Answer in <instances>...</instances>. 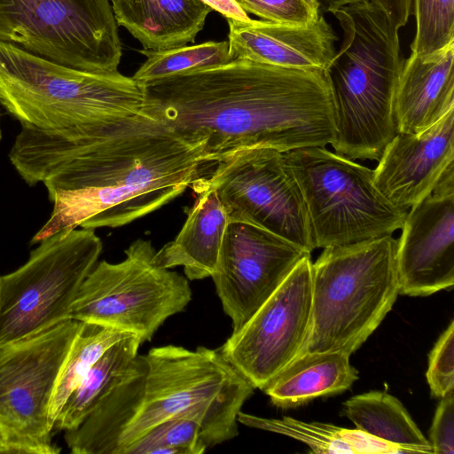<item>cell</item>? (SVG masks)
<instances>
[{
    "mask_svg": "<svg viewBox=\"0 0 454 454\" xmlns=\"http://www.w3.org/2000/svg\"><path fill=\"white\" fill-rule=\"evenodd\" d=\"M138 337L126 336L114 343L91 366L63 404L54 427H77L99 402L125 377L138 355Z\"/></svg>",
    "mask_w": 454,
    "mask_h": 454,
    "instance_id": "22",
    "label": "cell"
},
{
    "mask_svg": "<svg viewBox=\"0 0 454 454\" xmlns=\"http://www.w3.org/2000/svg\"><path fill=\"white\" fill-rule=\"evenodd\" d=\"M454 43L403 59L395 113L400 133L422 132L454 109Z\"/></svg>",
    "mask_w": 454,
    "mask_h": 454,
    "instance_id": "18",
    "label": "cell"
},
{
    "mask_svg": "<svg viewBox=\"0 0 454 454\" xmlns=\"http://www.w3.org/2000/svg\"><path fill=\"white\" fill-rule=\"evenodd\" d=\"M212 167L194 184L215 191L229 221L253 223L311 254L315 246L306 203L283 152L244 148Z\"/></svg>",
    "mask_w": 454,
    "mask_h": 454,
    "instance_id": "12",
    "label": "cell"
},
{
    "mask_svg": "<svg viewBox=\"0 0 454 454\" xmlns=\"http://www.w3.org/2000/svg\"><path fill=\"white\" fill-rule=\"evenodd\" d=\"M82 322L67 319L0 346V427L9 453L54 454L49 419L56 383Z\"/></svg>",
    "mask_w": 454,
    "mask_h": 454,
    "instance_id": "11",
    "label": "cell"
},
{
    "mask_svg": "<svg viewBox=\"0 0 454 454\" xmlns=\"http://www.w3.org/2000/svg\"><path fill=\"white\" fill-rule=\"evenodd\" d=\"M383 11L394 27L399 30L408 22L412 0H369Z\"/></svg>",
    "mask_w": 454,
    "mask_h": 454,
    "instance_id": "33",
    "label": "cell"
},
{
    "mask_svg": "<svg viewBox=\"0 0 454 454\" xmlns=\"http://www.w3.org/2000/svg\"><path fill=\"white\" fill-rule=\"evenodd\" d=\"M145 110L214 164L244 148L280 152L332 144L335 136L326 71L234 59L141 85Z\"/></svg>",
    "mask_w": 454,
    "mask_h": 454,
    "instance_id": "2",
    "label": "cell"
},
{
    "mask_svg": "<svg viewBox=\"0 0 454 454\" xmlns=\"http://www.w3.org/2000/svg\"><path fill=\"white\" fill-rule=\"evenodd\" d=\"M146 60L132 78L140 85L174 74L200 68L226 64L231 61L229 43L206 42L192 46L168 50H140Z\"/></svg>",
    "mask_w": 454,
    "mask_h": 454,
    "instance_id": "25",
    "label": "cell"
},
{
    "mask_svg": "<svg viewBox=\"0 0 454 454\" xmlns=\"http://www.w3.org/2000/svg\"><path fill=\"white\" fill-rule=\"evenodd\" d=\"M392 234L324 248L312 263V306L300 355H351L378 328L399 294Z\"/></svg>",
    "mask_w": 454,
    "mask_h": 454,
    "instance_id": "6",
    "label": "cell"
},
{
    "mask_svg": "<svg viewBox=\"0 0 454 454\" xmlns=\"http://www.w3.org/2000/svg\"><path fill=\"white\" fill-rule=\"evenodd\" d=\"M396 244L399 294L427 296L454 285V191L411 207Z\"/></svg>",
    "mask_w": 454,
    "mask_h": 454,
    "instance_id": "15",
    "label": "cell"
},
{
    "mask_svg": "<svg viewBox=\"0 0 454 454\" xmlns=\"http://www.w3.org/2000/svg\"><path fill=\"white\" fill-rule=\"evenodd\" d=\"M212 10L217 11L226 19L238 21H250L247 12L239 6L236 0H201Z\"/></svg>",
    "mask_w": 454,
    "mask_h": 454,
    "instance_id": "34",
    "label": "cell"
},
{
    "mask_svg": "<svg viewBox=\"0 0 454 454\" xmlns=\"http://www.w3.org/2000/svg\"><path fill=\"white\" fill-rule=\"evenodd\" d=\"M118 26L145 50H168L194 43L213 11L201 0H110Z\"/></svg>",
    "mask_w": 454,
    "mask_h": 454,
    "instance_id": "20",
    "label": "cell"
},
{
    "mask_svg": "<svg viewBox=\"0 0 454 454\" xmlns=\"http://www.w3.org/2000/svg\"><path fill=\"white\" fill-rule=\"evenodd\" d=\"M349 355L342 352L297 356L262 389L277 407L293 408L349 388L358 379Z\"/></svg>",
    "mask_w": 454,
    "mask_h": 454,
    "instance_id": "21",
    "label": "cell"
},
{
    "mask_svg": "<svg viewBox=\"0 0 454 454\" xmlns=\"http://www.w3.org/2000/svg\"><path fill=\"white\" fill-rule=\"evenodd\" d=\"M192 187L197 197L186 210L182 229L156 251L153 262L166 269L182 266L189 280H200L215 270L229 218L214 189L200 184Z\"/></svg>",
    "mask_w": 454,
    "mask_h": 454,
    "instance_id": "19",
    "label": "cell"
},
{
    "mask_svg": "<svg viewBox=\"0 0 454 454\" xmlns=\"http://www.w3.org/2000/svg\"><path fill=\"white\" fill-rule=\"evenodd\" d=\"M340 434L342 440L348 445L353 454L407 453L402 447L381 440L357 428H341Z\"/></svg>",
    "mask_w": 454,
    "mask_h": 454,
    "instance_id": "32",
    "label": "cell"
},
{
    "mask_svg": "<svg viewBox=\"0 0 454 454\" xmlns=\"http://www.w3.org/2000/svg\"><path fill=\"white\" fill-rule=\"evenodd\" d=\"M110 0H0V41L78 70L115 73L121 57Z\"/></svg>",
    "mask_w": 454,
    "mask_h": 454,
    "instance_id": "10",
    "label": "cell"
},
{
    "mask_svg": "<svg viewBox=\"0 0 454 454\" xmlns=\"http://www.w3.org/2000/svg\"><path fill=\"white\" fill-rule=\"evenodd\" d=\"M9 159L27 184L43 183L53 203L31 244L78 227L129 224L182 195L212 165L205 143L148 113L59 130L21 126Z\"/></svg>",
    "mask_w": 454,
    "mask_h": 454,
    "instance_id": "1",
    "label": "cell"
},
{
    "mask_svg": "<svg viewBox=\"0 0 454 454\" xmlns=\"http://www.w3.org/2000/svg\"><path fill=\"white\" fill-rule=\"evenodd\" d=\"M207 450L200 425L191 419L178 418L152 428L124 454H201Z\"/></svg>",
    "mask_w": 454,
    "mask_h": 454,
    "instance_id": "27",
    "label": "cell"
},
{
    "mask_svg": "<svg viewBox=\"0 0 454 454\" xmlns=\"http://www.w3.org/2000/svg\"><path fill=\"white\" fill-rule=\"evenodd\" d=\"M39 243L26 263L0 276V346L70 319L78 291L103 249L94 230L84 228Z\"/></svg>",
    "mask_w": 454,
    "mask_h": 454,
    "instance_id": "9",
    "label": "cell"
},
{
    "mask_svg": "<svg viewBox=\"0 0 454 454\" xmlns=\"http://www.w3.org/2000/svg\"><path fill=\"white\" fill-rule=\"evenodd\" d=\"M427 380L432 395L442 398L454 390V321L429 353Z\"/></svg>",
    "mask_w": 454,
    "mask_h": 454,
    "instance_id": "30",
    "label": "cell"
},
{
    "mask_svg": "<svg viewBox=\"0 0 454 454\" xmlns=\"http://www.w3.org/2000/svg\"><path fill=\"white\" fill-rule=\"evenodd\" d=\"M231 60L254 62L307 71H326L335 55L338 37L320 14L308 25L227 19Z\"/></svg>",
    "mask_w": 454,
    "mask_h": 454,
    "instance_id": "17",
    "label": "cell"
},
{
    "mask_svg": "<svg viewBox=\"0 0 454 454\" xmlns=\"http://www.w3.org/2000/svg\"><path fill=\"white\" fill-rule=\"evenodd\" d=\"M412 54L425 56L454 43V0H414Z\"/></svg>",
    "mask_w": 454,
    "mask_h": 454,
    "instance_id": "28",
    "label": "cell"
},
{
    "mask_svg": "<svg viewBox=\"0 0 454 454\" xmlns=\"http://www.w3.org/2000/svg\"><path fill=\"white\" fill-rule=\"evenodd\" d=\"M1 137H2V136H1V129H0V140H1Z\"/></svg>",
    "mask_w": 454,
    "mask_h": 454,
    "instance_id": "37",
    "label": "cell"
},
{
    "mask_svg": "<svg viewBox=\"0 0 454 454\" xmlns=\"http://www.w3.org/2000/svg\"><path fill=\"white\" fill-rule=\"evenodd\" d=\"M344 414L367 434L404 449L407 453H433L403 403L394 395L380 391L352 396L343 403Z\"/></svg>",
    "mask_w": 454,
    "mask_h": 454,
    "instance_id": "23",
    "label": "cell"
},
{
    "mask_svg": "<svg viewBox=\"0 0 454 454\" xmlns=\"http://www.w3.org/2000/svg\"><path fill=\"white\" fill-rule=\"evenodd\" d=\"M246 12L263 20L288 24L308 25L320 16L317 0H236Z\"/></svg>",
    "mask_w": 454,
    "mask_h": 454,
    "instance_id": "29",
    "label": "cell"
},
{
    "mask_svg": "<svg viewBox=\"0 0 454 454\" xmlns=\"http://www.w3.org/2000/svg\"><path fill=\"white\" fill-rule=\"evenodd\" d=\"M359 1H363V0H317V2L319 4V11H320L321 14H322V12H325L332 13L333 11H335L344 5H347V4H349L352 3H356V2H359Z\"/></svg>",
    "mask_w": 454,
    "mask_h": 454,
    "instance_id": "35",
    "label": "cell"
},
{
    "mask_svg": "<svg viewBox=\"0 0 454 454\" xmlns=\"http://www.w3.org/2000/svg\"><path fill=\"white\" fill-rule=\"evenodd\" d=\"M239 423L283 434L307 444L315 453H352L342 440L341 427L320 422H304L291 417L268 419L239 411Z\"/></svg>",
    "mask_w": 454,
    "mask_h": 454,
    "instance_id": "26",
    "label": "cell"
},
{
    "mask_svg": "<svg viewBox=\"0 0 454 454\" xmlns=\"http://www.w3.org/2000/svg\"><path fill=\"white\" fill-rule=\"evenodd\" d=\"M254 387L220 348L176 345L138 355L122 379L64 439L74 454H124L154 427L196 420L207 449L239 434L238 415Z\"/></svg>",
    "mask_w": 454,
    "mask_h": 454,
    "instance_id": "3",
    "label": "cell"
},
{
    "mask_svg": "<svg viewBox=\"0 0 454 454\" xmlns=\"http://www.w3.org/2000/svg\"><path fill=\"white\" fill-rule=\"evenodd\" d=\"M342 43L326 74L330 82L336 153L379 160L397 133L395 99L402 62L398 29L369 0L332 12Z\"/></svg>",
    "mask_w": 454,
    "mask_h": 454,
    "instance_id": "4",
    "label": "cell"
},
{
    "mask_svg": "<svg viewBox=\"0 0 454 454\" xmlns=\"http://www.w3.org/2000/svg\"><path fill=\"white\" fill-rule=\"evenodd\" d=\"M129 335L111 327L82 322L63 362L51 401L49 419L53 428L66 400L91 366L108 348Z\"/></svg>",
    "mask_w": 454,
    "mask_h": 454,
    "instance_id": "24",
    "label": "cell"
},
{
    "mask_svg": "<svg viewBox=\"0 0 454 454\" xmlns=\"http://www.w3.org/2000/svg\"><path fill=\"white\" fill-rule=\"evenodd\" d=\"M156 251L151 240L137 239L122 261L96 263L78 291L70 318L151 341L167 319L185 309L192 295L185 276L154 263Z\"/></svg>",
    "mask_w": 454,
    "mask_h": 454,
    "instance_id": "8",
    "label": "cell"
},
{
    "mask_svg": "<svg viewBox=\"0 0 454 454\" xmlns=\"http://www.w3.org/2000/svg\"><path fill=\"white\" fill-rule=\"evenodd\" d=\"M311 306L312 262L308 255L219 348L254 388L262 390L300 354L309 331Z\"/></svg>",
    "mask_w": 454,
    "mask_h": 454,
    "instance_id": "13",
    "label": "cell"
},
{
    "mask_svg": "<svg viewBox=\"0 0 454 454\" xmlns=\"http://www.w3.org/2000/svg\"><path fill=\"white\" fill-rule=\"evenodd\" d=\"M0 104L21 126L46 131L147 114L143 88L132 77L74 69L1 41Z\"/></svg>",
    "mask_w": 454,
    "mask_h": 454,
    "instance_id": "5",
    "label": "cell"
},
{
    "mask_svg": "<svg viewBox=\"0 0 454 454\" xmlns=\"http://www.w3.org/2000/svg\"><path fill=\"white\" fill-rule=\"evenodd\" d=\"M283 154L301 190L315 248L349 245L401 229L408 210L380 192L372 169L325 146Z\"/></svg>",
    "mask_w": 454,
    "mask_h": 454,
    "instance_id": "7",
    "label": "cell"
},
{
    "mask_svg": "<svg viewBox=\"0 0 454 454\" xmlns=\"http://www.w3.org/2000/svg\"><path fill=\"white\" fill-rule=\"evenodd\" d=\"M429 433L433 453H454V390L441 398Z\"/></svg>",
    "mask_w": 454,
    "mask_h": 454,
    "instance_id": "31",
    "label": "cell"
},
{
    "mask_svg": "<svg viewBox=\"0 0 454 454\" xmlns=\"http://www.w3.org/2000/svg\"><path fill=\"white\" fill-rule=\"evenodd\" d=\"M310 253L257 225L229 221L211 276L232 332L240 329Z\"/></svg>",
    "mask_w": 454,
    "mask_h": 454,
    "instance_id": "14",
    "label": "cell"
},
{
    "mask_svg": "<svg viewBox=\"0 0 454 454\" xmlns=\"http://www.w3.org/2000/svg\"><path fill=\"white\" fill-rule=\"evenodd\" d=\"M454 109L422 132H397L373 169L376 187L393 205L408 209L434 190L453 164Z\"/></svg>",
    "mask_w": 454,
    "mask_h": 454,
    "instance_id": "16",
    "label": "cell"
},
{
    "mask_svg": "<svg viewBox=\"0 0 454 454\" xmlns=\"http://www.w3.org/2000/svg\"><path fill=\"white\" fill-rule=\"evenodd\" d=\"M1 453H9V447L6 437L0 427V454Z\"/></svg>",
    "mask_w": 454,
    "mask_h": 454,
    "instance_id": "36",
    "label": "cell"
}]
</instances>
